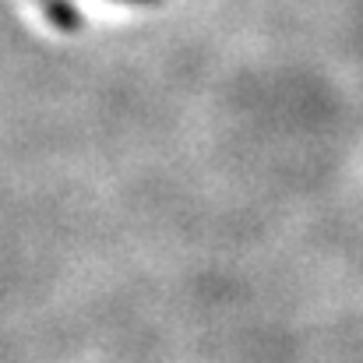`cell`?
Segmentation results:
<instances>
[{
    "mask_svg": "<svg viewBox=\"0 0 363 363\" xmlns=\"http://www.w3.org/2000/svg\"><path fill=\"white\" fill-rule=\"evenodd\" d=\"M46 14V21L60 32H78L82 28V11L74 7V0H35Z\"/></svg>",
    "mask_w": 363,
    "mask_h": 363,
    "instance_id": "1",
    "label": "cell"
},
{
    "mask_svg": "<svg viewBox=\"0 0 363 363\" xmlns=\"http://www.w3.org/2000/svg\"><path fill=\"white\" fill-rule=\"evenodd\" d=\"M138 4H145V0H138Z\"/></svg>",
    "mask_w": 363,
    "mask_h": 363,
    "instance_id": "2",
    "label": "cell"
}]
</instances>
